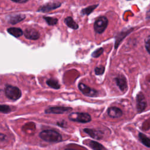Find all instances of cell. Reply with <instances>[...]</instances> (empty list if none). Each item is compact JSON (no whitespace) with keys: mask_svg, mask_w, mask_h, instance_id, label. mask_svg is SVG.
Instances as JSON below:
<instances>
[{"mask_svg":"<svg viewBox=\"0 0 150 150\" xmlns=\"http://www.w3.org/2000/svg\"><path fill=\"white\" fill-rule=\"evenodd\" d=\"M39 137L48 142H59L62 141L60 133L54 129H45L39 133Z\"/></svg>","mask_w":150,"mask_h":150,"instance_id":"obj_1","label":"cell"},{"mask_svg":"<svg viewBox=\"0 0 150 150\" xmlns=\"http://www.w3.org/2000/svg\"><path fill=\"white\" fill-rule=\"evenodd\" d=\"M68 118L70 121L80 123L89 122L91 120V117L90 115L87 112H71L69 115Z\"/></svg>","mask_w":150,"mask_h":150,"instance_id":"obj_2","label":"cell"},{"mask_svg":"<svg viewBox=\"0 0 150 150\" xmlns=\"http://www.w3.org/2000/svg\"><path fill=\"white\" fill-rule=\"evenodd\" d=\"M5 93L7 98L13 101L19 99L22 96L21 90L18 87L12 85H6L5 86Z\"/></svg>","mask_w":150,"mask_h":150,"instance_id":"obj_3","label":"cell"},{"mask_svg":"<svg viewBox=\"0 0 150 150\" xmlns=\"http://www.w3.org/2000/svg\"><path fill=\"white\" fill-rule=\"evenodd\" d=\"M108 22V19L105 16H100L98 18L94 24L95 32L98 33H102L107 28Z\"/></svg>","mask_w":150,"mask_h":150,"instance_id":"obj_4","label":"cell"},{"mask_svg":"<svg viewBox=\"0 0 150 150\" xmlns=\"http://www.w3.org/2000/svg\"><path fill=\"white\" fill-rule=\"evenodd\" d=\"M73 110V108L70 107L63 106H54L46 108L45 110L46 114H62L66 112H70Z\"/></svg>","mask_w":150,"mask_h":150,"instance_id":"obj_5","label":"cell"},{"mask_svg":"<svg viewBox=\"0 0 150 150\" xmlns=\"http://www.w3.org/2000/svg\"><path fill=\"white\" fill-rule=\"evenodd\" d=\"M80 91L85 96L88 97H95L97 95L98 92L97 90L90 87L84 83H80L78 85Z\"/></svg>","mask_w":150,"mask_h":150,"instance_id":"obj_6","label":"cell"},{"mask_svg":"<svg viewBox=\"0 0 150 150\" xmlns=\"http://www.w3.org/2000/svg\"><path fill=\"white\" fill-rule=\"evenodd\" d=\"M137 110L138 112H141L146 107V101L142 93H139L136 97Z\"/></svg>","mask_w":150,"mask_h":150,"instance_id":"obj_7","label":"cell"},{"mask_svg":"<svg viewBox=\"0 0 150 150\" xmlns=\"http://www.w3.org/2000/svg\"><path fill=\"white\" fill-rule=\"evenodd\" d=\"M61 5L62 4L59 2H49L40 6L39 9L37 10V11L40 12H47L59 8L61 6Z\"/></svg>","mask_w":150,"mask_h":150,"instance_id":"obj_8","label":"cell"},{"mask_svg":"<svg viewBox=\"0 0 150 150\" xmlns=\"http://www.w3.org/2000/svg\"><path fill=\"white\" fill-rule=\"evenodd\" d=\"M23 35L26 39L33 40H37L40 38L39 32L37 30L31 28L26 29L23 32Z\"/></svg>","mask_w":150,"mask_h":150,"instance_id":"obj_9","label":"cell"},{"mask_svg":"<svg viewBox=\"0 0 150 150\" xmlns=\"http://www.w3.org/2000/svg\"><path fill=\"white\" fill-rule=\"evenodd\" d=\"M84 132H86L87 134L90 135L91 138L95 139H101L103 137V134L101 131L95 129H91V128H84L83 129Z\"/></svg>","mask_w":150,"mask_h":150,"instance_id":"obj_10","label":"cell"},{"mask_svg":"<svg viewBox=\"0 0 150 150\" xmlns=\"http://www.w3.org/2000/svg\"><path fill=\"white\" fill-rule=\"evenodd\" d=\"M117 85L122 91H125L127 88V84L125 77L123 75H119L115 78Z\"/></svg>","mask_w":150,"mask_h":150,"instance_id":"obj_11","label":"cell"},{"mask_svg":"<svg viewBox=\"0 0 150 150\" xmlns=\"http://www.w3.org/2000/svg\"><path fill=\"white\" fill-rule=\"evenodd\" d=\"M108 115L112 118H119L122 115V111L121 109L116 107H111L108 108Z\"/></svg>","mask_w":150,"mask_h":150,"instance_id":"obj_12","label":"cell"},{"mask_svg":"<svg viewBox=\"0 0 150 150\" xmlns=\"http://www.w3.org/2000/svg\"><path fill=\"white\" fill-rule=\"evenodd\" d=\"M25 15H22V14H17L15 15H12L9 17L8 19V23L12 25H15L16 24L21 21H23L25 18Z\"/></svg>","mask_w":150,"mask_h":150,"instance_id":"obj_13","label":"cell"},{"mask_svg":"<svg viewBox=\"0 0 150 150\" xmlns=\"http://www.w3.org/2000/svg\"><path fill=\"white\" fill-rule=\"evenodd\" d=\"M7 32L10 35H11L12 36L15 38H19L23 35V30L19 28H15V27L9 28L7 29Z\"/></svg>","mask_w":150,"mask_h":150,"instance_id":"obj_14","label":"cell"},{"mask_svg":"<svg viewBox=\"0 0 150 150\" xmlns=\"http://www.w3.org/2000/svg\"><path fill=\"white\" fill-rule=\"evenodd\" d=\"M65 24L70 28L73 29H77L79 28V25L74 21L71 16H67L64 20Z\"/></svg>","mask_w":150,"mask_h":150,"instance_id":"obj_15","label":"cell"},{"mask_svg":"<svg viewBox=\"0 0 150 150\" xmlns=\"http://www.w3.org/2000/svg\"><path fill=\"white\" fill-rule=\"evenodd\" d=\"M88 145L93 150H107L106 148L101 144L99 142L95 141H91V140H88Z\"/></svg>","mask_w":150,"mask_h":150,"instance_id":"obj_16","label":"cell"},{"mask_svg":"<svg viewBox=\"0 0 150 150\" xmlns=\"http://www.w3.org/2000/svg\"><path fill=\"white\" fill-rule=\"evenodd\" d=\"M138 137L139 138L140 141L146 146L150 148V138L148 137L145 134L139 132L138 134Z\"/></svg>","mask_w":150,"mask_h":150,"instance_id":"obj_17","label":"cell"},{"mask_svg":"<svg viewBox=\"0 0 150 150\" xmlns=\"http://www.w3.org/2000/svg\"><path fill=\"white\" fill-rule=\"evenodd\" d=\"M46 84L50 87L54 89H59L60 87V86L59 82L54 79H49L46 81Z\"/></svg>","mask_w":150,"mask_h":150,"instance_id":"obj_18","label":"cell"},{"mask_svg":"<svg viewBox=\"0 0 150 150\" xmlns=\"http://www.w3.org/2000/svg\"><path fill=\"white\" fill-rule=\"evenodd\" d=\"M43 18L45 20L46 23L50 26H54L56 25L58 22V19L56 18L50 16H43Z\"/></svg>","mask_w":150,"mask_h":150,"instance_id":"obj_19","label":"cell"},{"mask_svg":"<svg viewBox=\"0 0 150 150\" xmlns=\"http://www.w3.org/2000/svg\"><path fill=\"white\" fill-rule=\"evenodd\" d=\"M98 6V5H91V6H89L87 8H85L84 9H83L81 11V14L83 15H89L90 13H91L96 8L97 6Z\"/></svg>","mask_w":150,"mask_h":150,"instance_id":"obj_20","label":"cell"},{"mask_svg":"<svg viewBox=\"0 0 150 150\" xmlns=\"http://www.w3.org/2000/svg\"><path fill=\"white\" fill-rule=\"evenodd\" d=\"M11 111V108L8 105H4V104H1L0 105V112L5 114L9 113Z\"/></svg>","mask_w":150,"mask_h":150,"instance_id":"obj_21","label":"cell"},{"mask_svg":"<svg viewBox=\"0 0 150 150\" xmlns=\"http://www.w3.org/2000/svg\"><path fill=\"white\" fill-rule=\"evenodd\" d=\"M103 52H104L103 48L100 47V48L96 50L94 52H93V53L91 54V56L93 57H98L103 53Z\"/></svg>","mask_w":150,"mask_h":150,"instance_id":"obj_22","label":"cell"},{"mask_svg":"<svg viewBox=\"0 0 150 150\" xmlns=\"http://www.w3.org/2000/svg\"><path fill=\"white\" fill-rule=\"evenodd\" d=\"M104 70H105V68L104 66H98V67H96L95 68V73L97 75H101L104 73Z\"/></svg>","mask_w":150,"mask_h":150,"instance_id":"obj_23","label":"cell"},{"mask_svg":"<svg viewBox=\"0 0 150 150\" xmlns=\"http://www.w3.org/2000/svg\"><path fill=\"white\" fill-rule=\"evenodd\" d=\"M145 45L146 50L150 54V36L147 37L145 40Z\"/></svg>","mask_w":150,"mask_h":150,"instance_id":"obj_24","label":"cell"},{"mask_svg":"<svg viewBox=\"0 0 150 150\" xmlns=\"http://www.w3.org/2000/svg\"><path fill=\"white\" fill-rule=\"evenodd\" d=\"M57 125H59L60 127L66 128V122L65 121H62V122H57Z\"/></svg>","mask_w":150,"mask_h":150,"instance_id":"obj_25","label":"cell"},{"mask_svg":"<svg viewBox=\"0 0 150 150\" xmlns=\"http://www.w3.org/2000/svg\"><path fill=\"white\" fill-rule=\"evenodd\" d=\"M13 2H16V3H19V4H23L26 3L28 0H11Z\"/></svg>","mask_w":150,"mask_h":150,"instance_id":"obj_26","label":"cell"},{"mask_svg":"<svg viewBox=\"0 0 150 150\" xmlns=\"http://www.w3.org/2000/svg\"><path fill=\"white\" fill-rule=\"evenodd\" d=\"M5 138H6V135L5 134L0 133V140L1 141H2V140L5 139Z\"/></svg>","mask_w":150,"mask_h":150,"instance_id":"obj_27","label":"cell"},{"mask_svg":"<svg viewBox=\"0 0 150 150\" xmlns=\"http://www.w3.org/2000/svg\"><path fill=\"white\" fill-rule=\"evenodd\" d=\"M65 150H77V149H74L73 148H66Z\"/></svg>","mask_w":150,"mask_h":150,"instance_id":"obj_28","label":"cell"}]
</instances>
